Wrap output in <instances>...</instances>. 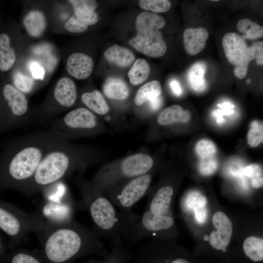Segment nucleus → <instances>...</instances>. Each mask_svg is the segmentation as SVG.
<instances>
[{"label": "nucleus", "mask_w": 263, "mask_h": 263, "mask_svg": "<svg viewBox=\"0 0 263 263\" xmlns=\"http://www.w3.org/2000/svg\"><path fill=\"white\" fill-rule=\"evenodd\" d=\"M206 64L202 61L194 63L187 73L188 82L190 87L197 92L204 91L207 87L204 75L206 71Z\"/></svg>", "instance_id": "5701e85b"}, {"label": "nucleus", "mask_w": 263, "mask_h": 263, "mask_svg": "<svg viewBox=\"0 0 263 263\" xmlns=\"http://www.w3.org/2000/svg\"><path fill=\"white\" fill-rule=\"evenodd\" d=\"M64 28L69 32L80 33L86 31L88 26L81 22L73 15L65 23Z\"/></svg>", "instance_id": "4c0bfd02"}, {"label": "nucleus", "mask_w": 263, "mask_h": 263, "mask_svg": "<svg viewBox=\"0 0 263 263\" xmlns=\"http://www.w3.org/2000/svg\"><path fill=\"white\" fill-rule=\"evenodd\" d=\"M0 228L15 242H20L30 232L34 231L35 224L31 215L0 205Z\"/></svg>", "instance_id": "9b49d317"}, {"label": "nucleus", "mask_w": 263, "mask_h": 263, "mask_svg": "<svg viewBox=\"0 0 263 263\" xmlns=\"http://www.w3.org/2000/svg\"><path fill=\"white\" fill-rule=\"evenodd\" d=\"M212 223L217 230H213L210 235V244L216 249L223 250L230 242L233 232L232 224L229 218L221 211L214 214Z\"/></svg>", "instance_id": "f8f14e48"}, {"label": "nucleus", "mask_w": 263, "mask_h": 263, "mask_svg": "<svg viewBox=\"0 0 263 263\" xmlns=\"http://www.w3.org/2000/svg\"><path fill=\"white\" fill-rule=\"evenodd\" d=\"M245 254L251 260L257 262L263 260V240L250 236L246 238L243 245Z\"/></svg>", "instance_id": "bb28decb"}, {"label": "nucleus", "mask_w": 263, "mask_h": 263, "mask_svg": "<svg viewBox=\"0 0 263 263\" xmlns=\"http://www.w3.org/2000/svg\"><path fill=\"white\" fill-rule=\"evenodd\" d=\"M73 9V16L83 24L89 26L97 22L98 18L95 10L82 8H75Z\"/></svg>", "instance_id": "72a5a7b5"}, {"label": "nucleus", "mask_w": 263, "mask_h": 263, "mask_svg": "<svg viewBox=\"0 0 263 263\" xmlns=\"http://www.w3.org/2000/svg\"><path fill=\"white\" fill-rule=\"evenodd\" d=\"M140 7L145 10L156 13H163L169 10L171 3L167 0H141Z\"/></svg>", "instance_id": "7c9ffc66"}, {"label": "nucleus", "mask_w": 263, "mask_h": 263, "mask_svg": "<svg viewBox=\"0 0 263 263\" xmlns=\"http://www.w3.org/2000/svg\"><path fill=\"white\" fill-rule=\"evenodd\" d=\"M103 92L108 98L117 100L126 99L129 94L127 84L122 79L116 77H109L105 80Z\"/></svg>", "instance_id": "aec40b11"}, {"label": "nucleus", "mask_w": 263, "mask_h": 263, "mask_svg": "<svg viewBox=\"0 0 263 263\" xmlns=\"http://www.w3.org/2000/svg\"><path fill=\"white\" fill-rule=\"evenodd\" d=\"M30 113L25 94L11 84H4L0 97V132L18 128L29 122Z\"/></svg>", "instance_id": "0eeeda50"}, {"label": "nucleus", "mask_w": 263, "mask_h": 263, "mask_svg": "<svg viewBox=\"0 0 263 263\" xmlns=\"http://www.w3.org/2000/svg\"><path fill=\"white\" fill-rule=\"evenodd\" d=\"M162 92L160 82L156 80L150 81L142 86L137 92L134 99V103L141 106L159 96Z\"/></svg>", "instance_id": "393cba45"}, {"label": "nucleus", "mask_w": 263, "mask_h": 263, "mask_svg": "<svg viewBox=\"0 0 263 263\" xmlns=\"http://www.w3.org/2000/svg\"><path fill=\"white\" fill-rule=\"evenodd\" d=\"M218 166V162L214 156L201 158L199 169L203 175H210L216 170Z\"/></svg>", "instance_id": "e433bc0d"}, {"label": "nucleus", "mask_w": 263, "mask_h": 263, "mask_svg": "<svg viewBox=\"0 0 263 263\" xmlns=\"http://www.w3.org/2000/svg\"><path fill=\"white\" fill-rule=\"evenodd\" d=\"M222 43L229 62L234 65L239 63L247 48L242 36L235 32L227 33L224 36Z\"/></svg>", "instance_id": "2eb2a0df"}, {"label": "nucleus", "mask_w": 263, "mask_h": 263, "mask_svg": "<svg viewBox=\"0 0 263 263\" xmlns=\"http://www.w3.org/2000/svg\"><path fill=\"white\" fill-rule=\"evenodd\" d=\"M248 145L251 147H256L263 140V123L258 121H253L247 135Z\"/></svg>", "instance_id": "2f4dec72"}, {"label": "nucleus", "mask_w": 263, "mask_h": 263, "mask_svg": "<svg viewBox=\"0 0 263 263\" xmlns=\"http://www.w3.org/2000/svg\"><path fill=\"white\" fill-rule=\"evenodd\" d=\"M195 151L201 158L214 156L217 149L215 144L208 139H202L197 142Z\"/></svg>", "instance_id": "c9c22d12"}, {"label": "nucleus", "mask_w": 263, "mask_h": 263, "mask_svg": "<svg viewBox=\"0 0 263 263\" xmlns=\"http://www.w3.org/2000/svg\"><path fill=\"white\" fill-rule=\"evenodd\" d=\"M243 172L251 179V184L254 188H258L263 187V169L260 166L250 164L244 169Z\"/></svg>", "instance_id": "473e14b6"}, {"label": "nucleus", "mask_w": 263, "mask_h": 263, "mask_svg": "<svg viewBox=\"0 0 263 263\" xmlns=\"http://www.w3.org/2000/svg\"><path fill=\"white\" fill-rule=\"evenodd\" d=\"M173 194L174 189L171 186L160 188L148 202L145 211L156 215L172 217L170 208Z\"/></svg>", "instance_id": "4468645a"}, {"label": "nucleus", "mask_w": 263, "mask_h": 263, "mask_svg": "<svg viewBox=\"0 0 263 263\" xmlns=\"http://www.w3.org/2000/svg\"><path fill=\"white\" fill-rule=\"evenodd\" d=\"M16 58L15 49L11 47L9 36L5 33L0 34V70L5 72L10 69Z\"/></svg>", "instance_id": "b1692460"}, {"label": "nucleus", "mask_w": 263, "mask_h": 263, "mask_svg": "<svg viewBox=\"0 0 263 263\" xmlns=\"http://www.w3.org/2000/svg\"><path fill=\"white\" fill-rule=\"evenodd\" d=\"M151 179V176L149 173L132 178L118 191L109 193L108 199L120 208V212L128 213L146 194Z\"/></svg>", "instance_id": "9d476101"}, {"label": "nucleus", "mask_w": 263, "mask_h": 263, "mask_svg": "<svg viewBox=\"0 0 263 263\" xmlns=\"http://www.w3.org/2000/svg\"><path fill=\"white\" fill-rule=\"evenodd\" d=\"M30 70L33 77L35 79H42L44 75L43 68L38 63H33L30 65Z\"/></svg>", "instance_id": "37998d69"}, {"label": "nucleus", "mask_w": 263, "mask_h": 263, "mask_svg": "<svg viewBox=\"0 0 263 263\" xmlns=\"http://www.w3.org/2000/svg\"><path fill=\"white\" fill-rule=\"evenodd\" d=\"M238 30L244 35L243 38L256 39L263 36V28L248 19L240 20L237 23Z\"/></svg>", "instance_id": "cd10ccee"}, {"label": "nucleus", "mask_w": 263, "mask_h": 263, "mask_svg": "<svg viewBox=\"0 0 263 263\" xmlns=\"http://www.w3.org/2000/svg\"><path fill=\"white\" fill-rule=\"evenodd\" d=\"M207 200L201 193L197 191L190 192L184 202V206L188 210H194L195 209L206 207Z\"/></svg>", "instance_id": "f704fd0d"}, {"label": "nucleus", "mask_w": 263, "mask_h": 263, "mask_svg": "<svg viewBox=\"0 0 263 263\" xmlns=\"http://www.w3.org/2000/svg\"><path fill=\"white\" fill-rule=\"evenodd\" d=\"M73 8H82L95 10L98 6L97 2L93 0H70Z\"/></svg>", "instance_id": "a19ab883"}, {"label": "nucleus", "mask_w": 263, "mask_h": 263, "mask_svg": "<svg viewBox=\"0 0 263 263\" xmlns=\"http://www.w3.org/2000/svg\"><path fill=\"white\" fill-rule=\"evenodd\" d=\"M209 34L204 27L187 29L184 32L183 41L186 52L190 55H196L205 48Z\"/></svg>", "instance_id": "f3484780"}, {"label": "nucleus", "mask_w": 263, "mask_h": 263, "mask_svg": "<svg viewBox=\"0 0 263 263\" xmlns=\"http://www.w3.org/2000/svg\"><path fill=\"white\" fill-rule=\"evenodd\" d=\"M36 233L46 258L52 263H64L82 251L98 250L102 247L100 237L93 229L74 220Z\"/></svg>", "instance_id": "f03ea898"}, {"label": "nucleus", "mask_w": 263, "mask_h": 263, "mask_svg": "<svg viewBox=\"0 0 263 263\" xmlns=\"http://www.w3.org/2000/svg\"><path fill=\"white\" fill-rule=\"evenodd\" d=\"M81 100L93 113L104 115L109 111L108 104L101 93L97 90L84 92L81 96Z\"/></svg>", "instance_id": "412c9836"}, {"label": "nucleus", "mask_w": 263, "mask_h": 263, "mask_svg": "<svg viewBox=\"0 0 263 263\" xmlns=\"http://www.w3.org/2000/svg\"><path fill=\"white\" fill-rule=\"evenodd\" d=\"M254 59H255L254 47L252 44L251 46L247 48L242 59L239 63L236 65L234 73L237 77L243 79L245 77L249 63Z\"/></svg>", "instance_id": "c756f323"}, {"label": "nucleus", "mask_w": 263, "mask_h": 263, "mask_svg": "<svg viewBox=\"0 0 263 263\" xmlns=\"http://www.w3.org/2000/svg\"><path fill=\"white\" fill-rule=\"evenodd\" d=\"M23 23L28 35L35 38L41 37L46 27L45 16L38 10H33L26 14Z\"/></svg>", "instance_id": "a211bd4d"}, {"label": "nucleus", "mask_w": 263, "mask_h": 263, "mask_svg": "<svg viewBox=\"0 0 263 263\" xmlns=\"http://www.w3.org/2000/svg\"><path fill=\"white\" fill-rule=\"evenodd\" d=\"M95 188H87L81 201L76 207L88 210L94 225V231L100 237L113 242L121 238V215L114 205Z\"/></svg>", "instance_id": "7ed1b4c3"}, {"label": "nucleus", "mask_w": 263, "mask_h": 263, "mask_svg": "<svg viewBox=\"0 0 263 263\" xmlns=\"http://www.w3.org/2000/svg\"><path fill=\"white\" fill-rule=\"evenodd\" d=\"M11 263H40L34 256L26 253L20 252L12 258Z\"/></svg>", "instance_id": "ea45409f"}, {"label": "nucleus", "mask_w": 263, "mask_h": 263, "mask_svg": "<svg viewBox=\"0 0 263 263\" xmlns=\"http://www.w3.org/2000/svg\"><path fill=\"white\" fill-rule=\"evenodd\" d=\"M96 126L94 114L86 108L79 107L69 112L62 117L52 120L50 130L65 139L71 132L91 130Z\"/></svg>", "instance_id": "1a4fd4ad"}, {"label": "nucleus", "mask_w": 263, "mask_h": 263, "mask_svg": "<svg viewBox=\"0 0 263 263\" xmlns=\"http://www.w3.org/2000/svg\"><path fill=\"white\" fill-rule=\"evenodd\" d=\"M254 53L257 63L259 65H263V42L262 41L254 42Z\"/></svg>", "instance_id": "79ce46f5"}, {"label": "nucleus", "mask_w": 263, "mask_h": 263, "mask_svg": "<svg viewBox=\"0 0 263 263\" xmlns=\"http://www.w3.org/2000/svg\"><path fill=\"white\" fill-rule=\"evenodd\" d=\"M153 160L149 155L138 153L126 158L121 163L119 174L127 179H132L147 173L153 165Z\"/></svg>", "instance_id": "ddd939ff"}, {"label": "nucleus", "mask_w": 263, "mask_h": 263, "mask_svg": "<svg viewBox=\"0 0 263 263\" xmlns=\"http://www.w3.org/2000/svg\"><path fill=\"white\" fill-rule=\"evenodd\" d=\"M64 139L49 130L7 142L0 155V189L21 192L47 153Z\"/></svg>", "instance_id": "f257e3e1"}, {"label": "nucleus", "mask_w": 263, "mask_h": 263, "mask_svg": "<svg viewBox=\"0 0 263 263\" xmlns=\"http://www.w3.org/2000/svg\"><path fill=\"white\" fill-rule=\"evenodd\" d=\"M45 201L35 214L31 215L35 224L34 232L58 225L73 220L76 204L69 196L65 186L61 182L47 188Z\"/></svg>", "instance_id": "39448f33"}, {"label": "nucleus", "mask_w": 263, "mask_h": 263, "mask_svg": "<svg viewBox=\"0 0 263 263\" xmlns=\"http://www.w3.org/2000/svg\"><path fill=\"white\" fill-rule=\"evenodd\" d=\"M170 263H190L184 259H176L172 261Z\"/></svg>", "instance_id": "de8ad7c7"}, {"label": "nucleus", "mask_w": 263, "mask_h": 263, "mask_svg": "<svg viewBox=\"0 0 263 263\" xmlns=\"http://www.w3.org/2000/svg\"><path fill=\"white\" fill-rule=\"evenodd\" d=\"M196 221L199 224L204 223L207 216L206 207H203L195 209L193 210Z\"/></svg>", "instance_id": "c03bdc74"}, {"label": "nucleus", "mask_w": 263, "mask_h": 263, "mask_svg": "<svg viewBox=\"0 0 263 263\" xmlns=\"http://www.w3.org/2000/svg\"><path fill=\"white\" fill-rule=\"evenodd\" d=\"M191 117L189 111L184 110L179 105H174L168 107L159 114L158 123L161 125H169L175 122H187Z\"/></svg>", "instance_id": "4be33fe9"}, {"label": "nucleus", "mask_w": 263, "mask_h": 263, "mask_svg": "<svg viewBox=\"0 0 263 263\" xmlns=\"http://www.w3.org/2000/svg\"><path fill=\"white\" fill-rule=\"evenodd\" d=\"M162 103V98L159 96L149 101V105L150 108L153 111L158 110L161 107Z\"/></svg>", "instance_id": "49530a36"}, {"label": "nucleus", "mask_w": 263, "mask_h": 263, "mask_svg": "<svg viewBox=\"0 0 263 263\" xmlns=\"http://www.w3.org/2000/svg\"><path fill=\"white\" fill-rule=\"evenodd\" d=\"M165 19L156 14L143 12L135 19L136 35L129 40L130 44L139 52L151 57L163 56L167 45L159 29L165 24Z\"/></svg>", "instance_id": "423d86ee"}, {"label": "nucleus", "mask_w": 263, "mask_h": 263, "mask_svg": "<svg viewBox=\"0 0 263 263\" xmlns=\"http://www.w3.org/2000/svg\"><path fill=\"white\" fill-rule=\"evenodd\" d=\"M169 85L171 90L174 95L179 96L182 94V89L177 80L176 79H172L170 82Z\"/></svg>", "instance_id": "a18cd8bd"}, {"label": "nucleus", "mask_w": 263, "mask_h": 263, "mask_svg": "<svg viewBox=\"0 0 263 263\" xmlns=\"http://www.w3.org/2000/svg\"><path fill=\"white\" fill-rule=\"evenodd\" d=\"M104 56L108 62L120 67H128L135 60L134 55L130 50L118 45L107 48Z\"/></svg>", "instance_id": "6ab92c4d"}, {"label": "nucleus", "mask_w": 263, "mask_h": 263, "mask_svg": "<svg viewBox=\"0 0 263 263\" xmlns=\"http://www.w3.org/2000/svg\"><path fill=\"white\" fill-rule=\"evenodd\" d=\"M150 73V67L148 62L143 58H138L133 63L128 73L130 83L138 85L144 82Z\"/></svg>", "instance_id": "a878e982"}, {"label": "nucleus", "mask_w": 263, "mask_h": 263, "mask_svg": "<svg viewBox=\"0 0 263 263\" xmlns=\"http://www.w3.org/2000/svg\"><path fill=\"white\" fill-rule=\"evenodd\" d=\"M13 85L24 94L32 92L35 87L34 79L19 72L15 73L13 76Z\"/></svg>", "instance_id": "c85d7f7f"}, {"label": "nucleus", "mask_w": 263, "mask_h": 263, "mask_svg": "<svg viewBox=\"0 0 263 263\" xmlns=\"http://www.w3.org/2000/svg\"><path fill=\"white\" fill-rule=\"evenodd\" d=\"M77 99V90L74 81L68 77L60 78L55 84L51 101L39 110L31 112V121L42 122L51 119L63 109L72 107Z\"/></svg>", "instance_id": "6e6552de"}, {"label": "nucleus", "mask_w": 263, "mask_h": 263, "mask_svg": "<svg viewBox=\"0 0 263 263\" xmlns=\"http://www.w3.org/2000/svg\"><path fill=\"white\" fill-rule=\"evenodd\" d=\"M73 164L70 150L64 139L47 153L21 192L33 195L61 181L69 174Z\"/></svg>", "instance_id": "20e7f679"}, {"label": "nucleus", "mask_w": 263, "mask_h": 263, "mask_svg": "<svg viewBox=\"0 0 263 263\" xmlns=\"http://www.w3.org/2000/svg\"><path fill=\"white\" fill-rule=\"evenodd\" d=\"M218 106L221 108V110L214 111L213 113V115L217 118L218 123L223 122L222 116L223 114L229 115L234 112L233 110L234 106L229 102H224L222 104H219Z\"/></svg>", "instance_id": "58836bf2"}, {"label": "nucleus", "mask_w": 263, "mask_h": 263, "mask_svg": "<svg viewBox=\"0 0 263 263\" xmlns=\"http://www.w3.org/2000/svg\"><path fill=\"white\" fill-rule=\"evenodd\" d=\"M94 61L89 56L82 53H74L68 58L66 69L73 77L78 79H85L92 74Z\"/></svg>", "instance_id": "dca6fc26"}]
</instances>
